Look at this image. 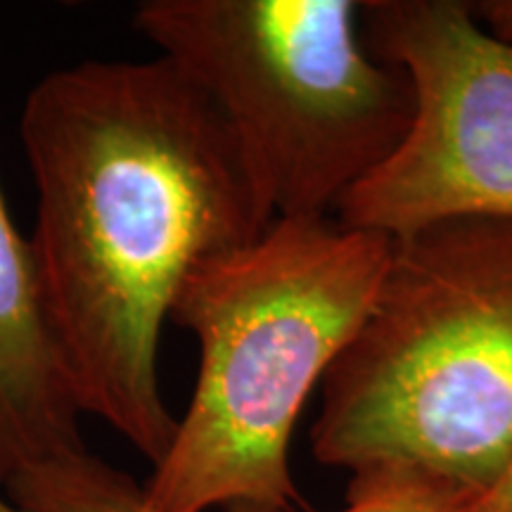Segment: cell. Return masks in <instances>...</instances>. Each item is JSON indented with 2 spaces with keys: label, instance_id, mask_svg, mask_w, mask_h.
Masks as SVG:
<instances>
[{
  "label": "cell",
  "instance_id": "52a82bcc",
  "mask_svg": "<svg viewBox=\"0 0 512 512\" xmlns=\"http://www.w3.org/2000/svg\"><path fill=\"white\" fill-rule=\"evenodd\" d=\"M5 496L27 512H159L143 484L88 451L29 467L5 484Z\"/></svg>",
  "mask_w": 512,
  "mask_h": 512
},
{
  "label": "cell",
  "instance_id": "8fae6325",
  "mask_svg": "<svg viewBox=\"0 0 512 512\" xmlns=\"http://www.w3.org/2000/svg\"><path fill=\"white\" fill-rule=\"evenodd\" d=\"M0 512H27V510H22L19 505L12 503L8 496H0Z\"/></svg>",
  "mask_w": 512,
  "mask_h": 512
},
{
  "label": "cell",
  "instance_id": "8992f818",
  "mask_svg": "<svg viewBox=\"0 0 512 512\" xmlns=\"http://www.w3.org/2000/svg\"><path fill=\"white\" fill-rule=\"evenodd\" d=\"M38 290L31 242L0 192V486L46 460L88 451Z\"/></svg>",
  "mask_w": 512,
  "mask_h": 512
},
{
  "label": "cell",
  "instance_id": "ba28073f",
  "mask_svg": "<svg viewBox=\"0 0 512 512\" xmlns=\"http://www.w3.org/2000/svg\"><path fill=\"white\" fill-rule=\"evenodd\" d=\"M339 512H460L458 501L406 477H351L347 505Z\"/></svg>",
  "mask_w": 512,
  "mask_h": 512
},
{
  "label": "cell",
  "instance_id": "6da1fadb",
  "mask_svg": "<svg viewBox=\"0 0 512 512\" xmlns=\"http://www.w3.org/2000/svg\"><path fill=\"white\" fill-rule=\"evenodd\" d=\"M19 138L38 290L81 415L155 467L174 439L159 337L197 266L266 230L221 119L164 57L86 60L34 83Z\"/></svg>",
  "mask_w": 512,
  "mask_h": 512
},
{
  "label": "cell",
  "instance_id": "30bf717a",
  "mask_svg": "<svg viewBox=\"0 0 512 512\" xmlns=\"http://www.w3.org/2000/svg\"><path fill=\"white\" fill-rule=\"evenodd\" d=\"M470 8L491 36L512 46V0H482L470 3Z\"/></svg>",
  "mask_w": 512,
  "mask_h": 512
},
{
  "label": "cell",
  "instance_id": "5b68a950",
  "mask_svg": "<svg viewBox=\"0 0 512 512\" xmlns=\"http://www.w3.org/2000/svg\"><path fill=\"white\" fill-rule=\"evenodd\" d=\"M361 31L408 76L413 117L335 219L389 238L453 219L512 221V46L460 0H368Z\"/></svg>",
  "mask_w": 512,
  "mask_h": 512
},
{
  "label": "cell",
  "instance_id": "9c48e42d",
  "mask_svg": "<svg viewBox=\"0 0 512 512\" xmlns=\"http://www.w3.org/2000/svg\"><path fill=\"white\" fill-rule=\"evenodd\" d=\"M460 512H512V456L482 494L458 503Z\"/></svg>",
  "mask_w": 512,
  "mask_h": 512
},
{
  "label": "cell",
  "instance_id": "3957f363",
  "mask_svg": "<svg viewBox=\"0 0 512 512\" xmlns=\"http://www.w3.org/2000/svg\"><path fill=\"white\" fill-rule=\"evenodd\" d=\"M320 465L392 475L465 503L512 456V221L394 238L366 320L325 375Z\"/></svg>",
  "mask_w": 512,
  "mask_h": 512
},
{
  "label": "cell",
  "instance_id": "277c9868",
  "mask_svg": "<svg viewBox=\"0 0 512 512\" xmlns=\"http://www.w3.org/2000/svg\"><path fill=\"white\" fill-rule=\"evenodd\" d=\"M133 24L221 119L266 228L335 216L411 124L354 0H145Z\"/></svg>",
  "mask_w": 512,
  "mask_h": 512
},
{
  "label": "cell",
  "instance_id": "7a4b0ae2",
  "mask_svg": "<svg viewBox=\"0 0 512 512\" xmlns=\"http://www.w3.org/2000/svg\"><path fill=\"white\" fill-rule=\"evenodd\" d=\"M394 238L335 216L273 221L188 275L171 320L200 347L188 411L145 496L159 512H294V427L366 320Z\"/></svg>",
  "mask_w": 512,
  "mask_h": 512
}]
</instances>
